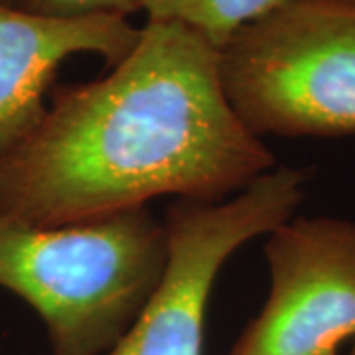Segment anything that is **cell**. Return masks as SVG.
<instances>
[{
  "mask_svg": "<svg viewBox=\"0 0 355 355\" xmlns=\"http://www.w3.org/2000/svg\"><path fill=\"white\" fill-rule=\"evenodd\" d=\"M275 164L227 103L216 46L148 20L123 62L55 85L38 125L0 153V217L60 227L160 196L221 203Z\"/></svg>",
  "mask_w": 355,
  "mask_h": 355,
  "instance_id": "obj_1",
  "label": "cell"
},
{
  "mask_svg": "<svg viewBox=\"0 0 355 355\" xmlns=\"http://www.w3.org/2000/svg\"><path fill=\"white\" fill-rule=\"evenodd\" d=\"M294 0H139L148 20H172L202 34L221 50L239 30Z\"/></svg>",
  "mask_w": 355,
  "mask_h": 355,
  "instance_id": "obj_7",
  "label": "cell"
},
{
  "mask_svg": "<svg viewBox=\"0 0 355 355\" xmlns=\"http://www.w3.org/2000/svg\"><path fill=\"white\" fill-rule=\"evenodd\" d=\"M0 4L16 8L20 12L60 18V20H79L95 16H119L139 12V0H0Z\"/></svg>",
  "mask_w": 355,
  "mask_h": 355,
  "instance_id": "obj_8",
  "label": "cell"
},
{
  "mask_svg": "<svg viewBox=\"0 0 355 355\" xmlns=\"http://www.w3.org/2000/svg\"><path fill=\"white\" fill-rule=\"evenodd\" d=\"M347 355H355V342H354V345H352V349H349V354Z\"/></svg>",
  "mask_w": 355,
  "mask_h": 355,
  "instance_id": "obj_9",
  "label": "cell"
},
{
  "mask_svg": "<svg viewBox=\"0 0 355 355\" xmlns=\"http://www.w3.org/2000/svg\"><path fill=\"white\" fill-rule=\"evenodd\" d=\"M270 294L227 355H342L355 340V223L296 217L268 233Z\"/></svg>",
  "mask_w": 355,
  "mask_h": 355,
  "instance_id": "obj_5",
  "label": "cell"
},
{
  "mask_svg": "<svg viewBox=\"0 0 355 355\" xmlns=\"http://www.w3.org/2000/svg\"><path fill=\"white\" fill-rule=\"evenodd\" d=\"M127 18H44L0 4V153L46 113L58 69L76 53H95L113 69L139 42Z\"/></svg>",
  "mask_w": 355,
  "mask_h": 355,
  "instance_id": "obj_6",
  "label": "cell"
},
{
  "mask_svg": "<svg viewBox=\"0 0 355 355\" xmlns=\"http://www.w3.org/2000/svg\"><path fill=\"white\" fill-rule=\"evenodd\" d=\"M168 266V233L146 207L60 227L0 217V286L44 320L51 355H105L130 330Z\"/></svg>",
  "mask_w": 355,
  "mask_h": 355,
  "instance_id": "obj_2",
  "label": "cell"
},
{
  "mask_svg": "<svg viewBox=\"0 0 355 355\" xmlns=\"http://www.w3.org/2000/svg\"><path fill=\"white\" fill-rule=\"evenodd\" d=\"M221 85L254 137L355 135V0H294L219 50Z\"/></svg>",
  "mask_w": 355,
  "mask_h": 355,
  "instance_id": "obj_3",
  "label": "cell"
},
{
  "mask_svg": "<svg viewBox=\"0 0 355 355\" xmlns=\"http://www.w3.org/2000/svg\"><path fill=\"white\" fill-rule=\"evenodd\" d=\"M310 170L277 168L225 203L180 200L166 216L168 266L153 298L105 355H203V322L217 272L241 245L292 219Z\"/></svg>",
  "mask_w": 355,
  "mask_h": 355,
  "instance_id": "obj_4",
  "label": "cell"
}]
</instances>
